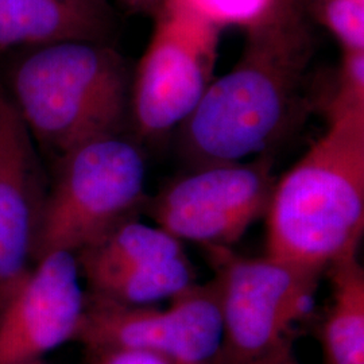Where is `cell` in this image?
I'll use <instances>...</instances> for the list:
<instances>
[{"label":"cell","instance_id":"cell-7","mask_svg":"<svg viewBox=\"0 0 364 364\" xmlns=\"http://www.w3.org/2000/svg\"><path fill=\"white\" fill-rule=\"evenodd\" d=\"M275 182L270 154L197 168L164 186L146 209L156 225L180 242L231 248L266 216Z\"/></svg>","mask_w":364,"mask_h":364},{"label":"cell","instance_id":"cell-13","mask_svg":"<svg viewBox=\"0 0 364 364\" xmlns=\"http://www.w3.org/2000/svg\"><path fill=\"white\" fill-rule=\"evenodd\" d=\"M332 299L320 331L324 364H364V272L358 255L332 266Z\"/></svg>","mask_w":364,"mask_h":364},{"label":"cell","instance_id":"cell-6","mask_svg":"<svg viewBox=\"0 0 364 364\" xmlns=\"http://www.w3.org/2000/svg\"><path fill=\"white\" fill-rule=\"evenodd\" d=\"M131 77L129 119L139 138H162L191 117L213 81L221 30L185 0H164Z\"/></svg>","mask_w":364,"mask_h":364},{"label":"cell","instance_id":"cell-2","mask_svg":"<svg viewBox=\"0 0 364 364\" xmlns=\"http://www.w3.org/2000/svg\"><path fill=\"white\" fill-rule=\"evenodd\" d=\"M328 129L274 185L266 255L321 275L358 255L364 231V108Z\"/></svg>","mask_w":364,"mask_h":364},{"label":"cell","instance_id":"cell-16","mask_svg":"<svg viewBox=\"0 0 364 364\" xmlns=\"http://www.w3.org/2000/svg\"><path fill=\"white\" fill-rule=\"evenodd\" d=\"M324 108L326 115L364 108V50H343L338 82Z\"/></svg>","mask_w":364,"mask_h":364},{"label":"cell","instance_id":"cell-9","mask_svg":"<svg viewBox=\"0 0 364 364\" xmlns=\"http://www.w3.org/2000/svg\"><path fill=\"white\" fill-rule=\"evenodd\" d=\"M77 258L53 252L37 260L0 305V364H42L75 340L85 308Z\"/></svg>","mask_w":364,"mask_h":364},{"label":"cell","instance_id":"cell-12","mask_svg":"<svg viewBox=\"0 0 364 364\" xmlns=\"http://www.w3.org/2000/svg\"><path fill=\"white\" fill-rule=\"evenodd\" d=\"M182 242L158 225L136 219L112 231L76 254L81 278L93 285L122 274L144 272L185 258Z\"/></svg>","mask_w":364,"mask_h":364},{"label":"cell","instance_id":"cell-19","mask_svg":"<svg viewBox=\"0 0 364 364\" xmlns=\"http://www.w3.org/2000/svg\"><path fill=\"white\" fill-rule=\"evenodd\" d=\"M269 364H299L297 362V359H296V356H294V353L293 351L287 352L285 353L284 356H281V358H278V359H275L274 362Z\"/></svg>","mask_w":364,"mask_h":364},{"label":"cell","instance_id":"cell-15","mask_svg":"<svg viewBox=\"0 0 364 364\" xmlns=\"http://www.w3.org/2000/svg\"><path fill=\"white\" fill-rule=\"evenodd\" d=\"M210 23L223 28L257 25L273 9L277 0H185Z\"/></svg>","mask_w":364,"mask_h":364},{"label":"cell","instance_id":"cell-10","mask_svg":"<svg viewBox=\"0 0 364 364\" xmlns=\"http://www.w3.org/2000/svg\"><path fill=\"white\" fill-rule=\"evenodd\" d=\"M46 191L37 144L0 77V305L34 264Z\"/></svg>","mask_w":364,"mask_h":364},{"label":"cell","instance_id":"cell-5","mask_svg":"<svg viewBox=\"0 0 364 364\" xmlns=\"http://www.w3.org/2000/svg\"><path fill=\"white\" fill-rule=\"evenodd\" d=\"M220 306V348L212 364H269L293 351L291 331L312 308L318 275L270 257L208 250Z\"/></svg>","mask_w":364,"mask_h":364},{"label":"cell","instance_id":"cell-18","mask_svg":"<svg viewBox=\"0 0 364 364\" xmlns=\"http://www.w3.org/2000/svg\"><path fill=\"white\" fill-rule=\"evenodd\" d=\"M127 9L139 13L154 14L164 0H119Z\"/></svg>","mask_w":364,"mask_h":364},{"label":"cell","instance_id":"cell-8","mask_svg":"<svg viewBox=\"0 0 364 364\" xmlns=\"http://www.w3.org/2000/svg\"><path fill=\"white\" fill-rule=\"evenodd\" d=\"M166 308L131 306L87 291L73 341L88 352H153L186 363H212L221 344L216 284H195Z\"/></svg>","mask_w":364,"mask_h":364},{"label":"cell","instance_id":"cell-14","mask_svg":"<svg viewBox=\"0 0 364 364\" xmlns=\"http://www.w3.org/2000/svg\"><path fill=\"white\" fill-rule=\"evenodd\" d=\"M309 14L336 38L341 50H364V0H306Z\"/></svg>","mask_w":364,"mask_h":364},{"label":"cell","instance_id":"cell-11","mask_svg":"<svg viewBox=\"0 0 364 364\" xmlns=\"http://www.w3.org/2000/svg\"><path fill=\"white\" fill-rule=\"evenodd\" d=\"M109 0H0V52L66 41L109 43Z\"/></svg>","mask_w":364,"mask_h":364},{"label":"cell","instance_id":"cell-3","mask_svg":"<svg viewBox=\"0 0 364 364\" xmlns=\"http://www.w3.org/2000/svg\"><path fill=\"white\" fill-rule=\"evenodd\" d=\"M0 77L37 147L54 161L78 144L122 134L129 119L130 72L111 43L27 48Z\"/></svg>","mask_w":364,"mask_h":364},{"label":"cell","instance_id":"cell-1","mask_svg":"<svg viewBox=\"0 0 364 364\" xmlns=\"http://www.w3.org/2000/svg\"><path fill=\"white\" fill-rule=\"evenodd\" d=\"M314 46L306 0H277L246 28L237 63L213 78L178 129L180 153L191 169L270 154L312 107Z\"/></svg>","mask_w":364,"mask_h":364},{"label":"cell","instance_id":"cell-17","mask_svg":"<svg viewBox=\"0 0 364 364\" xmlns=\"http://www.w3.org/2000/svg\"><path fill=\"white\" fill-rule=\"evenodd\" d=\"M88 353L90 364H212L186 363L153 352L100 351Z\"/></svg>","mask_w":364,"mask_h":364},{"label":"cell","instance_id":"cell-4","mask_svg":"<svg viewBox=\"0 0 364 364\" xmlns=\"http://www.w3.org/2000/svg\"><path fill=\"white\" fill-rule=\"evenodd\" d=\"M147 166L138 142L122 134L78 144L55 161L36 232L33 262L78 254L146 209Z\"/></svg>","mask_w":364,"mask_h":364}]
</instances>
